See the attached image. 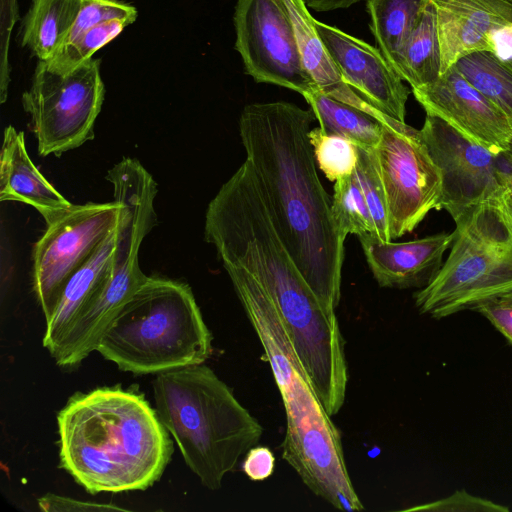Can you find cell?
<instances>
[{
	"instance_id": "obj_1",
	"label": "cell",
	"mask_w": 512,
	"mask_h": 512,
	"mask_svg": "<svg viewBox=\"0 0 512 512\" xmlns=\"http://www.w3.org/2000/svg\"><path fill=\"white\" fill-rule=\"evenodd\" d=\"M312 109L285 101L252 103L239 119L241 141L274 227L319 301L341 297L344 241L309 140Z\"/></svg>"
},
{
	"instance_id": "obj_2",
	"label": "cell",
	"mask_w": 512,
	"mask_h": 512,
	"mask_svg": "<svg viewBox=\"0 0 512 512\" xmlns=\"http://www.w3.org/2000/svg\"><path fill=\"white\" fill-rule=\"evenodd\" d=\"M59 466L87 492L143 491L173 453L143 393L120 385L76 392L57 414Z\"/></svg>"
},
{
	"instance_id": "obj_3",
	"label": "cell",
	"mask_w": 512,
	"mask_h": 512,
	"mask_svg": "<svg viewBox=\"0 0 512 512\" xmlns=\"http://www.w3.org/2000/svg\"><path fill=\"white\" fill-rule=\"evenodd\" d=\"M270 364L286 414L282 457L316 496L339 510L361 511L340 431L300 363L271 296L245 269L223 264Z\"/></svg>"
},
{
	"instance_id": "obj_4",
	"label": "cell",
	"mask_w": 512,
	"mask_h": 512,
	"mask_svg": "<svg viewBox=\"0 0 512 512\" xmlns=\"http://www.w3.org/2000/svg\"><path fill=\"white\" fill-rule=\"evenodd\" d=\"M155 409L201 484L218 490L241 456L256 446L261 424L207 365L155 375Z\"/></svg>"
},
{
	"instance_id": "obj_5",
	"label": "cell",
	"mask_w": 512,
	"mask_h": 512,
	"mask_svg": "<svg viewBox=\"0 0 512 512\" xmlns=\"http://www.w3.org/2000/svg\"><path fill=\"white\" fill-rule=\"evenodd\" d=\"M212 340L190 286L152 276L123 305L96 351L121 371L156 375L203 364Z\"/></svg>"
},
{
	"instance_id": "obj_6",
	"label": "cell",
	"mask_w": 512,
	"mask_h": 512,
	"mask_svg": "<svg viewBox=\"0 0 512 512\" xmlns=\"http://www.w3.org/2000/svg\"><path fill=\"white\" fill-rule=\"evenodd\" d=\"M450 253L414 294L421 314L442 319L512 290V199L509 188L457 221Z\"/></svg>"
},
{
	"instance_id": "obj_7",
	"label": "cell",
	"mask_w": 512,
	"mask_h": 512,
	"mask_svg": "<svg viewBox=\"0 0 512 512\" xmlns=\"http://www.w3.org/2000/svg\"><path fill=\"white\" fill-rule=\"evenodd\" d=\"M104 94L99 59L90 58L68 73L39 60L31 87L22 95L39 155L59 156L93 139Z\"/></svg>"
},
{
	"instance_id": "obj_8",
	"label": "cell",
	"mask_w": 512,
	"mask_h": 512,
	"mask_svg": "<svg viewBox=\"0 0 512 512\" xmlns=\"http://www.w3.org/2000/svg\"><path fill=\"white\" fill-rule=\"evenodd\" d=\"M374 153L393 240L412 232L431 210H441L442 176L420 130L405 122L384 124Z\"/></svg>"
},
{
	"instance_id": "obj_9",
	"label": "cell",
	"mask_w": 512,
	"mask_h": 512,
	"mask_svg": "<svg viewBox=\"0 0 512 512\" xmlns=\"http://www.w3.org/2000/svg\"><path fill=\"white\" fill-rule=\"evenodd\" d=\"M120 204H74L46 225L33 247V290L45 319L54 311L69 279L94 255L117 226Z\"/></svg>"
},
{
	"instance_id": "obj_10",
	"label": "cell",
	"mask_w": 512,
	"mask_h": 512,
	"mask_svg": "<svg viewBox=\"0 0 512 512\" xmlns=\"http://www.w3.org/2000/svg\"><path fill=\"white\" fill-rule=\"evenodd\" d=\"M235 49L245 73L257 83L278 85L302 96L316 89L306 71L284 0H237Z\"/></svg>"
},
{
	"instance_id": "obj_11",
	"label": "cell",
	"mask_w": 512,
	"mask_h": 512,
	"mask_svg": "<svg viewBox=\"0 0 512 512\" xmlns=\"http://www.w3.org/2000/svg\"><path fill=\"white\" fill-rule=\"evenodd\" d=\"M420 132L441 172V210L454 221L508 187L510 169L499 165L503 155L491 152L434 115L426 114Z\"/></svg>"
},
{
	"instance_id": "obj_12",
	"label": "cell",
	"mask_w": 512,
	"mask_h": 512,
	"mask_svg": "<svg viewBox=\"0 0 512 512\" xmlns=\"http://www.w3.org/2000/svg\"><path fill=\"white\" fill-rule=\"evenodd\" d=\"M426 114L434 115L497 155L512 141V122L452 65L428 85L412 89Z\"/></svg>"
},
{
	"instance_id": "obj_13",
	"label": "cell",
	"mask_w": 512,
	"mask_h": 512,
	"mask_svg": "<svg viewBox=\"0 0 512 512\" xmlns=\"http://www.w3.org/2000/svg\"><path fill=\"white\" fill-rule=\"evenodd\" d=\"M314 24L344 81L372 107L405 122L410 91L380 50L334 26Z\"/></svg>"
},
{
	"instance_id": "obj_14",
	"label": "cell",
	"mask_w": 512,
	"mask_h": 512,
	"mask_svg": "<svg viewBox=\"0 0 512 512\" xmlns=\"http://www.w3.org/2000/svg\"><path fill=\"white\" fill-rule=\"evenodd\" d=\"M441 74L469 54L493 51V34L512 25V0H434Z\"/></svg>"
},
{
	"instance_id": "obj_15",
	"label": "cell",
	"mask_w": 512,
	"mask_h": 512,
	"mask_svg": "<svg viewBox=\"0 0 512 512\" xmlns=\"http://www.w3.org/2000/svg\"><path fill=\"white\" fill-rule=\"evenodd\" d=\"M452 233H438L406 242H383L371 233L358 236L374 279L385 288H422L442 266L453 241Z\"/></svg>"
},
{
	"instance_id": "obj_16",
	"label": "cell",
	"mask_w": 512,
	"mask_h": 512,
	"mask_svg": "<svg viewBox=\"0 0 512 512\" xmlns=\"http://www.w3.org/2000/svg\"><path fill=\"white\" fill-rule=\"evenodd\" d=\"M0 200L18 201L34 207L46 225L74 205L36 168L27 153L23 132L17 131L13 126H7L3 133L0 152Z\"/></svg>"
},
{
	"instance_id": "obj_17",
	"label": "cell",
	"mask_w": 512,
	"mask_h": 512,
	"mask_svg": "<svg viewBox=\"0 0 512 512\" xmlns=\"http://www.w3.org/2000/svg\"><path fill=\"white\" fill-rule=\"evenodd\" d=\"M137 18L134 6L120 0H83L79 14L62 48L46 65L68 73L116 38Z\"/></svg>"
},
{
	"instance_id": "obj_18",
	"label": "cell",
	"mask_w": 512,
	"mask_h": 512,
	"mask_svg": "<svg viewBox=\"0 0 512 512\" xmlns=\"http://www.w3.org/2000/svg\"><path fill=\"white\" fill-rule=\"evenodd\" d=\"M117 236L118 224L94 255L69 279L53 313L45 319L42 344L50 354L104 291L110 277Z\"/></svg>"
},
{
	"instance_id": "obj_19",
	"label": "cell",
	"mask_w": 512,
	"mask_h": 512,
	"mask_svg": "<svg viewBox=\"0 0 512 512\" xmlns=\"http://www.w3.org/2000/svg\"><path fill=\"white\" fill-rule=\"evenodd\" d=\"M295 28L303 65L317 88L325 95L367 112L383 124L395 119L378 111L361 98L343 79L315 28V19L303 0H284Z\"/></svg>"
},
{
	"instance_id": "obj_20",
	"label": "cell",
	"mask_w": 512,
	"mask_h": 512,
	"mask_svg": "<svg viewBox=\"0 0 512 512\" xmlns=\"http://www.w3.org/2000/svg\"><path fill=\"white\" fill-rule=\"evenodd\" d=\"M83 0H32L21 42L40 61H48L64 45Z\"/></svg>"
},
{
	"instance_id": "obj_21",
	"label": "cell",
	"mask_w": 512,
	"mask_h": 512,
	"mask_svg": "<svg viewBox=\"0 0 512 512\" xmlns=\"http://www.w3.org/2000/svg\"><path fill=\"white\" fill-rule=\"evenodd\" d=\"M430 0H366L378 49L400 76L404 47Z\"/></svg>"
},
{
	"instance_id": "obj_22",
	"label": "cell",
	"mask_w": 512,
	"mask_h": 512,
	"mask_svg": "<svg viewBox=\"0 0 512 512\" xmlns=\"http://www.w3.org/2000/svg\"><path fill=\"white\" fill-rule=\"evenodd\" d=\"M303 97L324 132L343 136L364 149H375L379 144L384 124L374 116L333 99L318 88Z\"/></svg>"
},
{
	"instance_id": "obj_23",
	"label": "cell",
	"mask_w": 512,
	"mask_h": 512,
	"mask_svg": "<svg viewBox=\"0 0 512 512\" xmlns=\"http://www.w3.org/2000/svg\"><path fill=\"white\" fill-rule=\"evenodd\" d=\"M440 76L437 8L434 0H430L402 52L400 77L416 89L433 83Z\"/></svg>"
},
{
	"instance_id": "obj_24",
	"label": "cell",
	"mask_w": 512,
	"mask_h": 512,
	"mask_svg": "<svg viewBox=\"0 0 512 512\" xmlns=\"http://www.w3.org/2000/svg\"><path fill=\"white\" fill-rule=\"evenodd\" d=\"M455 66L512 122V70L509 67L488 51L464 56Z\"/></svg>"
},
{
	"instance_id": "obj_25",
	"label": "cell",
	"mask_w": 512,
	"mask_h": 512,
	"mask_svg": "<svg viewBox=\"0 0 512 512\" xmlns=\"http://www.w3.org/2000/svg\"><path fill=\"white\" fill-rule=\"evenodd\" d=\"M331 210L341 235L372 232V218L354 173L335 181Z\"/></svg>"
},
{
	"instance_id": "obj_26",
	"label": "cell",
	"mask_w": 512,
	"mask_h": 512,
	"mask_svg": "<svg viewBox=\"0 0 512 512\" xmlns=\"http://www.w3.org/2000/svg\"><path fill=\"white\" fill-rule=\"evenodd\" d=\"M309 140L313 149L315 161L329 181L354 173L358 160V146L349 139L328 134L320 127L309 131Z\"/></svg>"
},
{
	"instance_id": "obj_27",
	"label": "cell",
	"mask_w": 512,
	"mask_h": 512,
	"mask_svg": "<svg viewBox=\"0 0 512 512\" xmlns=\"http://www.w3.org/2000/svg\"><path fill=\"white\" fill-rule=\"evenodd\" d=\"M358 150L355 174L372 218L371 234L383 242L391 241L386 197L374 149L358 147Z\"/></svg>"
},
{
	"instance_id": "obj_28",
	"label": "cell",
	"mask_w": 512,
	"mask_h": 512,
	"mask_svg": "<svg viewBox=\"0 0 512 512\" xmlns=\"http://www.w3.org/2000/svg\"><path fill=\"white\" fill-rule=\"evenodd\" d=\"M406 511L434 512H508L505 505L470 494L464 489L442 499L405 509Z\"/></svg>"
},
{
	"instance_id": "obj_29",
	"label": "cell",
	"mask_w": 512,
	"mask_h": 512,
	"mask_svg": "<svg viewBox=\"0 0 512 512\" xmlns=\"http://www.w3.org/2000/svg\"><path fill=\"white\" fill-rule=\"evenodd\" d=\"M512 345V290L494 296L474 308Z\"/></svg>"
},
{
	"instance_id": "obj_30",
	"label": "cell",
	"mask_w": 512,
	"mask_h": 512,
	"mask_svg": "<svg viewBox=\"0 0 512 512\" xmlns=\"http://www.w3.org/2000/svg\"><path fill=\"white\" fill-rule=\"evenodd\" d=\"M17 19V0H1V68H0V101L4 103L7 98L10 81L8 64V47L10 35Z\"/></svg>"
},
{
	"instance_id": "obj_31",
	"label": "cell",
	"mask_w": 512,
	"mask_h": 512,
	"mask_svg": "<svg viewBox=\"0 0 512 512\" xmlns=\"http://www.w3.org/2000/svg\"><path fill=\"white\" fill-rule=\"evenodd\" d=\"M38 507L46 512H96V511H127L116 505L83 501L75 498L47 493L38 498Z\"/></svg>"
},
{
	"instance_id": "obj_32",
	"label": "cell",
	"mask_w": 512,
	"mask_h": 512,
	"mask_svg": "<svg viewBox=\"0 0 512 512\" xmlns=\"http://www.w3.org/2000/svg\"><path fill=\"white\" fill-rule=\"evenodd\" d=\"M275 468V457L265 446H254L245 454L242 470L252 481H263L269 478Z\"/></svg>"
},
{
	"instance_id": "obj_33",
	"label": "cell",
	"mask_w": 512,
	"mask_h": 512,
	"mask_svg": "<svg viewBox=\"0 0 512 512\" xmlns=\"http://www.w3.org/2000/svg\"><path fill=\"white\" fill-rule=\"evenodd\" d=\"M493 53L512 70V25L497 30L492 36Z\"/></svg>"
},
{
	"instance_id": "obj_34",
	"label": "cell",
	"mask_w": 512,
	"mask_h": 512,
	"mask_svg": "<svg viewBox=\"0 0 512 512\" xmlns=\"http://www.w3.org/2000/svg\"><path fill=\"white\" fill-rule=\"evenodd\" d=\"M308 8L318 12L349 8L361 0H303Z\"/></svg>"
},
{
	"instance_id": "obj_35",
	"label": "cell",
	"mask_w": 512,
	"mask_h": 512,
	"mask_svg": "<svg viewBox=\"0 0 512 512\" xmlns=\"http://www.w3.org/2000/svg\"><path fill=\"white\" fill-rule=\"evenodd\" d=\"M507 186H508V188L510 190V193L512 195V172H510L509 175H508Z\"/></svg>"
},
{
	"instance_id": "obj_36",
	"label": "cell",
	"mask_w": 512,
	"mask_h": 512,
	"mask_svg": "<svg viewBox=\"0 0 512 512\" xmlns=\"http://www.w3.org/2000/svg\"><path fill=\"white\" fill-rule=\"evenodd\" d=\"M511 199H512V195H511Z\"/></svg>"
}]
</instances>
